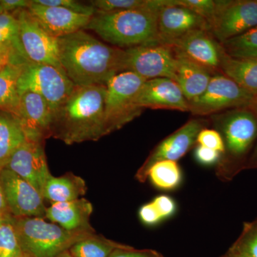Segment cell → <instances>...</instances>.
Listing matches in <instances>:
<instances>
[{
  "instance_id": "2e32d148",
  "label": "cell",
  "mask_w": 257,
  "mask_h": 257,
  "mask_svg": "<svg viewBox=\"0 0 257 257\" xmlns=\"http://www.w3.org/2000/svg\"><path fill=\"white\" fill-rule=\"evenodd\" d=\"M169 45L207 69L211 74L221 73L220 58L222 48L208 30H194Z\"/></svg>"
},
{
  "instance_id": "ffe728a7",
  "label": "cell",
  "mask_w": 257,
  "mask_h": 257,
  "mask_svg": "<svg viewBox=\"0 0 257 257\" xmlns=\"http://www.w3.org/2000/svg\"><path fill=\"white\" fill-rule=\"evenodd\" d=\"M92 203L84 198L70 202L54 203L47 208L45 217L69 231H95L89 223Z\"/></svg>"
},
{
  "instance_id": "484cf974",
  "label": "cell",
  "mask_w": 257,
  "mask_h": 257,
  "mask_svg": "<svg viewBox=\"0 0 257 257\" xmlns=\"http://www.w3.org/2000/svg\"><path fill=\"white\" fill-rule=\"evenodd\" d=\"M127 246L95 233L76 243L69 251L73 257H109L114 250Z\"/></svg>"
},
{
  "instance_id": "d6a6232c",
  "label": "cell",
  "mask_w": 257,
  "mask_h": 257,
  "mask_svg": "<svg viewBox=\"0 0 257 257\" xmlns=\"http://www.w3.org/2000/svg\"><path fill=\"white\" fill-rule=\"evenodd\" d=\"M175 2L176 4L185 7L200 15L209 23L215 13L216 1L214 0H175Z\"/></svg>"
},
{
  "instance_id": "b9f144b4",
  "label": "cell",
  "mask_w": 257,
  "mask_h": 257,
  "mask_svg": "<svg viewBox=\"0 0 257 257\" xmlns=\"http://www.w3.org/2000/svg\"><path fill=\"white\" fill-rule=\"evenodd\" d=\"M245 170H257V142L248 158Z\"/></svg>"
},
{
  "instance_id": "e0dca14e",
  "label": "cell",
  "mask_w": 257,
  "mask_h": 257,
  "mask_svg": "<svg viewBox=\"0 0 257 257\" xmlns=\"http://www.w3.org/2000/svg\"><path fill=\"white\" fill-rule=\"evenodd\" d=\"M15 116L27 140L45 142L50 138L52 111L48 103L41 96L31 92L22 94Z\"/></svg>"
},
{
  "instance_id": "5bb4252c",
  "label": "cell",
  "mask_w": 257,
  "mask_h": 257,
  "mask_svg": "<svg viewBox=\"0 0 257 257\" xmlns=\"http://www.w3.org/2000/svg\"><path fill=\"white\" fill-rule=\"evenodd\" d=\"M45 142L27 140L14 152L5 168L32 184L42 194L50 177L45 152Z\"/></svg>"
},
{
  "instance_id": "f35d334b",
  "label": "cell",
  "mask_w": 257,
  "mask_h": 257,
  "mask_svg": "<svg viewBox=\"0 0 257 257\" xmlns=\"http://www.w3.org/2000/svg\"><path fill=\"white\" fill-rule=\"evenodd\" d=\"M194 155H195L196 160L199 163L202 164V165H210L213 164L219 163L222 155L215 150L198 145L196 148Z\"/></svg>"
},
{
  "instance_id": "bcb514c9",
  "label": "cell",
  "mask_w": 257,
  "mask_h": 257,
  "mask_svg": "<svg viewBox=\"0 0 257 257\" xmlns=\"http://www.w3.org/2000/svg\"><path fill=\"white\" fill-rule=\"evenodd\" d=\"M251 106L254 108L255 110H256L257 112V96H255L254 99H253L252 103H251Z\"/></svg>"
},
{
  "instance_id": "74e56055",
  "label": "cell",
  "mask_w": 257,
  "mask_h": 257,
  "mask_svg": "<svg viewBox=\"0 0 257 257\" xmlns=\"http://www.w3.org/2000/svg\"><path fill=\"white\" fill-rule=\"evenodd\" d=\"M109 257H165L159 251L154 249H136L133 246L117 248Z\"/></svg>"
},
{
  "instance_id": "30bf717a",
  "label": "cell",
  "mask_w": 257,
  "mask_h": 257,
  "mask_svg": "<svg viewBox=\"0 0 257 257\" xmlns=\"http://www.w3.org/2000/svg\"><path fill=\"white\" fill-rule=\"evenodd\" d=\"M209 32L219 42L241 35L257 27V0L216 1Z\"/></svg>"
},
{
  "instance_id": "7bdbcfd3",
  "label": "cell",
  "mask_w": 257,
  "mask_h": 257,
  "mask_svg": "<svg viewBox=\"0 0 257 257\" xmlns=\"http://www.w3.org/2000/svg\"><path fill=\"white\" fill-rule=\"evenodd\" d=\"M8 212L7 209L6 203H5L4 194H3V189L0 185V214H5Z\"/></svg>"
},
{
  "instance_id": "4fadbf2b",
  "label": "cell",
  "mask_w": 257,
  "mask_h": 257,
  "mask_svg": "<svg viewBox=\"0 0 257 257\" xmlns=\"http://www.w3.org/2000/svg\"><path fill=\"white\" fill-rule=\"evenodd\" d=\"M0 185L8 212L15 217H45V199L32 184L7 168L0 170Z\"/></svg>"
},
{
  "instance_id": "4316f807",
  "label": "cell",
  "mask_w": 257,
  "mask_h": 257,
  "mask_svg": "<svg viewBox=\"0 0 257 257\" xmlns=\"http://www.w3.org/2000/svg\"><path fill=\"white\" fill-rule=\"evenodd\" d=\"M148 178L157 188L162 190H173L182 182V171L177 162L160 161L150 169Z\"/></svg>"
},
{
  "instance_id": "5b68a950",
  "label": "cell",
  "mask_w": 257,
  "mask_h": 257,
  "mask_svg": "<svg viewBox=\"0 0 257 257\" xmlns=\"http://www.w3.org/2000/svg\"><path fill=\"white\" fill-rule=\"evenodd\" d=\"M23 252L34 257H57L95 231H69L42 217L12 216Z\"/></svg>"
},
{
  "instance_id": "8992f818",
  "label": "cell",
  "mask_w": 257,
  "mask_h": 257,
  "mask_svg": "<svg viewBox=\"0 0 257 257\" xmlns=\"http://www.w3.org/2000/svg\"><path fill=\"white\" fill-rule=\"evenodd\" d=\"M145 79L133 72L116 74L106 84L105 124L107 135L138 117L143 109L136 98Z\"/></svg>"
},
{
  "instance_id": "7402d4cb",
  "label": "cell",
  "mask_w": 257,
  "mask_h": 257,
  "mask_svg": "<svg viewBox=\"0 0 257 257\" xmlns=\"http://www.w3.org/2000/svg\"><path fill=\"white\" fill-rule=\"evenodd\" d=\"M220 72L254 97L257 96V59L234 58L222 50Z\"/></svg>"
},
{
  "instance_id": "4dcf8cb0",
  "label": "cell",
  "mask_w": 257,
  "mask_h": 257,
  "mask_svg": "<svg viewBox=\"0 0 257 257\" xmlns=\"http://www.w3.org/2000/svg\"><path fill=\"white\" fill-rule=\"evenodd\" d=\"M157 0H93L89 2L95 13H115L143 9L155 5Z\"/></svg>"
},
{
  "instance_id": "1f68e13d",
  "label": "cell",
  "mask_w": 257,
  "mask_h": 257,
  "mask_svg": "<svg viewBox=\"0 0 257 257\" xmlns=\"http://www.w3.org/2000/svg\"><path fill=\"white\" fill-rule=\"evenodd\" d=\"M0 45L14 47L27 60L20 42L18 20L13 13L0 15Z\"/></svg>"
},
{
  "instance_id": "52a82bcc",
  "label": "cell",
  "mask_w": 257,
  "mask_h": 257,
  "mask_svg": "<svg viewBox=\"0 0 257 257\" xmlns=\"http://www.w3.org/2000/svg\"><path fill=\"white\" fill-rule=\"evenodd\" d=\"M75 87L63 69L50 64L27 62L18 80L20 96L24 93H36L43 97L54 112L70 95Z\"/></svg>"
},
{
  "instance_id": "e575fe53",
  "label": "cell",
  "mask_w": 257,
  "mask_h": 257,
  "mask_svg": "<svg viewBox=\"0 0 257 257\" xmlns=\"http://www.w3.org/2000/svg\"><path fill=\"white\" fill-rule=\"evenodd\" d=\"M197 143L199 146L207 147L224 155L225 147L224 140L219 132L216 130L205 128L198 135ZM221 155V156H222Z\"/></svg>"
},
{
  "instance_id": "60d3db41",
  "label": "cell",
  "mask_w": 257,
  "mask_h": 257,
  "mask_svg": "<svg viewBox=\"0 0 257 257\" xmlns=\"http://www.w3.org/2000/svg\"><path fill=\"white\" fill-rule=\"evenodd\" d=\"M4 13H13L20 10H28L30 0H0Z\"/></svg>"
},
{
  "instance_id": "3957f363",
  "label": "cell",
  "mask_w": 257,
  "mask_h": 257,
  "mask_svg": "<svg viewBox=\"0 0 257 257\" xmlns=\"http://www.w3.org/2000/svg\"><path fill=\"white\" fill-rule=\"evenodd\" d=\"M167 0H157L155 5L143 9L115 13H95L86 30H92L104 41L118 48L159 43L157 19Z\"/></svg>"
},
{
  "instance_id": "7dc6e473",
  "label": "cell",
  "mask_w": 257,
  "mask_h": 257,
  "mask_svg": "<svg viewBox=\"0 0 257 257\" xmlns=\"http://www.w3.org/2000/svg\"><path fill=\"white\" fill-rule=\"evenodd\" d=\"M19 257H34L32 256V255L29 254L28 253L23 252V254L21 255V256H20Z\"/></svg>"
},
{
  "instance_id": "ba28073f",
  "label": "cell",
  "mask_w": 257,
  "mask_h": 257,
  "mask_svg": "<svg viewBox=\"0 0 257 257\" xmlns=\"http://www.w3.org/2000/svg\"><path fill=\"white\" fill-rule=\"evenodd\" d=\"M254 96L222 73L213 74L202 95L189 101V111L196 116H209L250 105Z\"/></svg>"
},
{
  "instance_id": "277c9868",
  "label": "cell",
  "mask_w": 257,
  "mask_h": 257,
  "mask_svg": "<svg viewBox=\"0 0 257 257\" xmlns=\"http://www.w3.org/2000/svg\"><path fill=\"white\" fill-rule=\"evenodd\" d=\"M213 123L224 140L225 152L218 163L216 175L231 181L245 170L257 142V112L250 105L212 115Z\"/></svg>"
},
{
  "instance_id": "f1b7e54d",
  "label": "cell",
  "mask_w": 257,
  "mask_h": 257,
  "mask_svg": "<svg viewBox=\"0 0 257 257\" xmlns=\"http://www.w3.org/2000/svg\"><path fill=\"white\" fill-rule=\"evenodd\" d=\"M23 253L13 218L7 213L0 224V257H19Z\"/></svg>"
},
{
  "instance_id": "ac0fdd59",
  "label": "cell",
  "mask_w": 257,
  "mask_h": 257,
  "mask_svg": "<svg viewBox=\"0 0 257 257\" xmlns=\"http://www.w3.org/2000/svg\"><path fill=\"white\" fill-rule=\"evenodd\" d=\"M142 109H165L189 111V101L173 79L156 78L145 81L136 98Z\"/></svg>"
},
{
  "instance_id": "d590c367",
  "label": "cell",
  "mask_w": 257,
  "mask_h": 257,
  "mask_svg": "<svg viewBox=\"0 0 257 257\" xmlns=\"http://www.w3.org/2000/svg\"><path fill=\"white\" fill-rule=\"evenodd\" d=\"M28 62L14 47L0 45V72L12 64H23Z\"/></svg>"
},
{
  "instance_id": "83f0119b",
  "label": "cell",
  "mask_w": 257,
  "mask_h": 257,
  "mask_svg": "<svg viewBox=\"0 0 257 257\" xmlns=\"http://www.w3.org/2000/svg\"><path fill=\"white\" fill-rule=\"evenodd\" d=\"M220 45L225 53L230 57L236 59H257V27Z\"/></svg>"
},
{
  "instance_id": "8d00e7d4",
  "label": "cell",
  "mask_w": 257,
  "mask_h": 257,
  "mask_svg": "<svg viewBox=\"0 0 257 257\" xmlns=\"http://www.w3.org/2000/svg\"><path fill=\"white\" fill-rule=\"evenodd\" d=\"M162 219L173 215L176 211V204L172 197L160 195L152 201Z\"/></svg>"
},
{
  "instance_id": "ab89813d",
  "label": "cell",
  "mask_w": 257,
  "mask_h": 257,
  "mask_svg": "<svg viewBox=\"0 0 257 257\" xmlns=\"http://www.w3.org/2000/svg\"><path fill=\"white\" fill-rule=\"evenodd\" d=\"M139 214H140V219L145 224L150 225V226L156 224L162 220V218L152 202L145 204L140 208Z\"/></svg>"
},
{
  "instance_id": "8fae6325",
  "label": "cell",
  "mask_w": 257,
  "mask_h": 257,
  "mask_svg": "<svg viewBox=\"0 0 257 257\" xmlns=\"http://www.w3.org/2000/svg\"><path fill=\"white\" fill-rule=\"evenodd\" d=\"M13 14L18 20L20 42L27 60L62 69L59 57L58 39L42 28L28 10H18Z\"/></svg>"
},
{
  "instance_id": "603a6c76",
  "label": "cell",
  "mask_w": 257,
  "mask_h": 257,
  "mask_svg": "<svg viewBox=\"0 0 257 257\" xmlns=\"http://www.w3.org/2000/svg\"><path fill=\"white\" fill-rule=\"evenodd\" d=\"M86 192L85 181L82 177L68 172L58 177L50 175L45 184L42 195L44 199L54 204L76 200Z\"/></svg>"
},
{
  "instance_id": "f6af8a7d",
  "label": "cell",
  "mask_w": 257,
  "mask_h": 257,
  "mask_svg": "<svg viewBox=\"0 0 257 257\" xmlns=\"http://www.w3.org/2000/svg\"><path fill=\"white\" fill-rule=\"evenodd\" d=\"M57 257H73L72 255L71 254V253L69 252V250H67V251H64L63 252L60 253Z\"/></svg>"
},
{
  "instance_id": "7c38bea8",
  "label": "cell",
  "mask_w": 257,
  "mask_h": 257,
  "mask_svg": "<svg viewBox=\"0 0 257 257\" xmlns=\"http://www.w3.org/2000/svg\"><path fill=\"white\" fill-rule=\"evenodd\" d=\"M208 123L207 119L194 118L162 140L137 172L136 178L139 182H146L149 170L157 162L164 160L177 162L182 158L196 145L198 135L207 128Z\"/></svg>"
},
{
  "instance_id": "836d02e7",
  "label": "cell",
  "mask_w": 257,
  "mask_h": 257,
  "mask_svg": "<svg viewBox=\"0 0 257 257\" xmlns=\"http://www.w3.org/2000/svg\"><path fill=\"white\" fill-rule=\"evenodd\" d=\"M37 4L49 7H58L69 10L78 14L88 15L92 17L95 10L92 5L83 4L74 0H33Z\"/></svg>"
},
{
  "instance_id": "cb8c5ba5",
  "label": "cell",
  "mask_w": 257,
  "mask_h": 257,
  "mask_svg": "<svg viewBox=\"0 0 257 257\" xmlns=\"http://www.w3.org/2000/svg\"><path fill=\"white\" fill-rule=\"evenodd\" d=\"M26 141L17 116L0 110V170L5 168L12 155Z\"/></svg>"
},
{
  "instance_id": "f546056e",
  "label": "cell",
  "mask_w": 257,
  "mask_h": 257,
  "mask_svg": "<svg viewBox=\"0 0 257 257\" xmlns=\"http://www.w3.org/2000/svg\"><path fill=\"white\" fill-rule=\"evenodd\" d=\"M230 249L246 257H257V218L243 223L242 231Z\"/></svg>"
},
{
  "instance_id": "6da1fadb",
  "label": "cell",
  "mask_w": 257,
  "mask_h": 257,
  "mask_svg": "<svg viewBox=\"0 0 257 257\" xmlns=\"http://www.w3.org/2000/svg\"><path fill=\"white\" fill-rule=\"evenodd\" d=\"M58 45L62 68L75 86H106L124 72V50L103 43L84 30L60 37Z\"/></svg>"
},
{
  "instance_id": "d4e9b609",
  "label": "cell",
  "mask_w": 257,
  "mask_h": 257,
  "mask_svg": "<svg viewBox=\"0 0 257 257\" xmlns=\"http://www.w3.org/2000/svg\"><path fill=\"white\" fill-rule=\"evenodd\" d=\"M25 63L10 64L0 72V110L16 114L20 101L18 80Z\"/></svg>"
},
{
  "instance_id": "44dd1931",
  "label": "cell",
  "mask_w": 257,
  "mask_h": 257,
  "mask_svg": "<svg viewBox=\"0 0 257 257\" xmlns=\"http://www.w3.org/2000/svg\"><path fill=\"white\" fill-rule=\"evenodd\" d=\"M175 50V49H174ZM176 52L175 81L188 101L197 99L207 89L213 74L179 52Z\"/></svg>"
},
{
  "instance_id": "7a4b0ae2",
  "label": "cell",
  "mask_w": 257,
  "mask_h": 257,
  "mask_svg": "<svg viewBox=\"0 0 257 257\" xmlns=\"http://www.w3.org/2000/svg\"><path fill=\"white\" fill-rule=\"evenodd\" d=\"M106 86H75L53 113L50 138L66 145L98 141L107 135L105 124Z\"/></svg>"
},
{
  "instance_id": "c3c4849f",
  "label": "cell",
  "mask_w": 257,
  "mask_h": 257,
  "mask_svg": "<svg viewBox=\"0 0 257 257\" xmlns=\"http://www.w3.org/2000/svg\"><path fill=\"white\" fill-rule=\"evenodd\" d=\"M3 13H4V10H3V8H2V5L0 4V15Z\"/></svg>"
},
{
  "instance_id": "ee69618b",
  "label": "cell",
  "mask_w": 257,
  "mask_h": 257,
  "mask_svg": "<svg viewBox=\"0 0 257 257\" xmlns=\"http://www.w3.org/2000/svg\"><path fill=\"white\" fill-rule=\"evenodd\" d=\"M220 257H246L245 256H243V255L240 254L239 253L235 252V251H232V250L228 249V251H226L224 254L221 255Z\"/></svg>"
},
{
  "instance_id": "9a60e30c",
  "label": "cell",
  "mask_w": 257,
  "mask_h": 257,
  "mask_svg": "<svg viewBox=\"0 0 257 257\" xmlns=\"http://www.w3.org/2000/svg\"><path fill=\"white\" fill-rule=\"evenodd\" d=\"M157 28L160 43L170 45L194 30L209 31V25L200 15L176 4L175 0H167V3L159 11Z\"/></svg>"
},
{
  "instance_id": "681fc988",
  "label": "cell",
  "mask_w": 257,
  "mask_h": 257,
  "mask_svg": "<svg viewBox=\"0 0 257 257\" xmlns=\"http://www.w3.org/2000/svg\"><path fill=\"white\" fill-rule=\"evenodd\" d=\"M4 215L5 214H0V224H1L2 220H3V218Z\"/></svg>"
},
{
  "instance_id": "d6986e66",
  "label": "cell",
  "mask_w": 257,
  "mask_h": 257,
  "mask_svg": "<svg viewBox=\"0 0 257 257\" xmlns=\"http://www.w3.org/2000/svg\"><path fill=\"white\" fill-rule=\"evenodd\" d=\"M28 10L42 28L57 39L85 30L92 18L58 7L37 4L33 0H30Z\"/></svg>"
},
{
  "instance_id": "9c48e42d",
  "label": "cell",
  "mask_w": 257,
  "mask_h": 257,
  "mask_svg": "<svg viewBox=\"0 0 257 257\" xmlns=\"http://www.w3.org/2000/svg\"><path fill=\"white\" fill-rule=\"evenodd\" d=\"M124 72H133L145 80L175 79L176 52L166 44L155 43L124 50Z\"/></svg>"
}]
</instances>
